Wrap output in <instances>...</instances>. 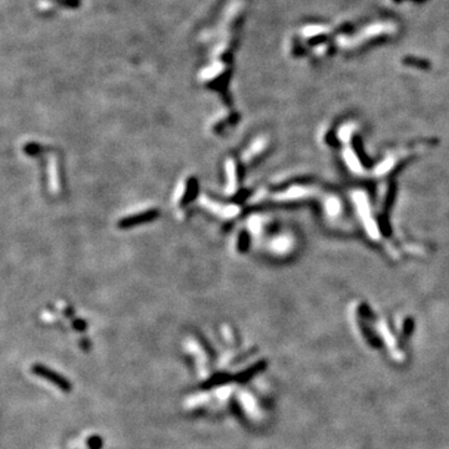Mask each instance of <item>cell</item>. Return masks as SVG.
<instances>
[{"label":"cell","mask_w":449,"mask_h":449,"mask_svg":"<svg viewBox=\"0 0 449 449\" xmlns=\"http://www.w3.org/2000/svg\"><path fill=\"white\" fill-rule=\"evenodd\" d=\"M33 372H34L35 374L41 375V377L46 378L48 381H50L52 383H54L55 386L60 387V388H61L63 391H65V392H69V391H70L71 384L69 383V382L66 381V379L64 378V377H61L60 374L55 373L54 371L48 370V368H45L44 366H39V364H37V366H34V368H33Z\"/></svg>","instance_id":"1"},{"label":"cell","mask_w":449,"mask_h":449,"mask_svg":"<svg viewBox=\"0 0 449 449\" xmlns=\"http://www.w3.org/2000/svg\"><path fill=\"white\" fill-rule=\"evenodd\" d=\"M227 381H228L227 375H216L215 378L210 379V381H208L207 383L205 384V388L212 387V386H215V384H222V383H224V382H227Z\"/></svg>","instance_id":"2"},{"label":"cell","mask_w":449,"mask_h":449,"mask_svg":"<svg viewBox=\"0 0 449 449\" xmlns=\"http://www.w3.org/2000/svg\"><path fill=\"white\" fill-rule=\"evenodd\" d=\"M89 446H90L91 449H99L101 447V439L97 437L91 438L90 441H89Z\"/></svg>","instance_id":"3"}]
</instances>
